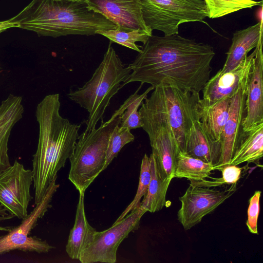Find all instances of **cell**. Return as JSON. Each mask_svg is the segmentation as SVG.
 I'll list each match as a JSON object with an SVG mask.
<instances>
[{
    "instance_id": "cell-1",
    "label": "cell",
    "mask_w": 263,
    "mask_h": 263,
    "mask_svg": "<svg viewBox=\"0 0 263 263\" xmlns=\"http://www.w3.org/2000/svg\"><path fill=\"white\" fill-rule=\"evenodd\" d=\"M213 47L178 34L152 35L129 66L132 72L121 88L133 82L147 83L155 88L167 83L199 93L210 78Z\"/></svg>"
},
{
    "instance_id": "cell-25",
    "label": "cell",
    "mask_w": 263,
    "mask_h": 263,
    "mask_svg": "<svg viewBox=\"0 0 263 263\" xmlns=\"http://www.w3.org/2000/svg\"><path fill=\"white\" fill-rule=\"evenodd\" d=\"M97 34H101L113 42L134 50L139 53L141 51L142 48H140L142 47L137 45L136 43L141 42L144 45L149 37L152 35L139 29H123L119 28L108 30H99Z\"/></svg>"
},
{
    "instance_id": "cell-11",
    "label": "cell",
    "mask_w": 263,
    "mask_h": 263,
    "mask_svg": "<svg viewBox=\"0 0 263 263\" xmlns=\"http://www.w3.org/2000/svg\"><path fill=\"white\" fill-rule=\"evenodd\" d=\"M32 183V170L15 160L13 165L0 172V204L14 217L24 219L33 198L30 193Z\"/></svg>"
},
{
    "instance_id": "cell-21",
    "label": "cell",
    "mask_w": 263,
    "mask_h": 263,
    "mask_svg": "<svg viewBox=\"0 0 263 263\" xmlns=\"http://www.w3.org/2000/svg\"><path fill=\"white\" fill-rule=\"evenodd\" d=\"M263 156V123L243 131L229 163L238 165L244 162H256Z\"/></svg>"
},
{
    "instance_id": "cell-18",
    "label": "cell",
    "mask_w": 263,
    "mask_h": 263,
    "mask_svg": "<svg viewBox=\"0 0 263 263\" xmlns=\"http://www.w3.org/2000/svg\"><path fill=\"white\" fill-rule=\"evenodd\" d=\"M22 97L10 94L0 105V172L11 166L8 141L13 127L22 118Z\"/></svg>"
},
{
    "instance_id": "cell-14",
    "label": "cell",
    "mask_w": 263,
    "mask_h": 263,
    "mask_svg": "<svg viewBox=\"0 0 263 263\" xmlns=\"http://www.w3.org/2000/svg\"><path fill=\"white\" fill-rule=\"evenodd\" d=\"M95 11L105 16L117 28L139 29L152 34L143 19L141 0H84Z\"/></svg>"
},
{
    "instance_id": "cell-27",
    "label": "cell",
    "mask_w": 263,
    "mask_h": 263,
    "mask_svg": "<svg viewBox=\"0 0 263 263\" xmlns=\"http://www.w3.org/2000/svg\"><path fill=\"white\" fill-rule=\"evenodd\" d=\"M207 7L208 17L216 18L240 10L262 6V1L254 0H203Z\"/></svg>"
},
{
    "instance_id": "cell-7",
    "label": "cell",
    "mask_w": 263,
    "mask_h": 263,
    "mask_svg": "<svg viewBox=\"0 0 263 263\" xmlns=\"http://www.w3.org/2000/svg\"><path fill=\"white\" fill-rule=\"evenodd\" d=\"M151 96L165 114L179 152L184 153L190 129L195 121L199 120V93L161 83L155 87Z\"/></svg>"
},
{
    "instance_id": "cell-30",
    "label": "cell",
    "mask_w": 263,
    "mask_h": 263,
    "mask_svg": "<svg viewBox=\"0 0 263 263\" xmlns=\"http://www.w3.org/2000/svg\"><path fill=\"white\" fill-rule=\"evenodd\" d=\"M261 193L260 191H256L249 201L246 225L249 232L254 234H258L257 220L260 211Z\"/></svg>"
},
{
    "instance_id": "cell-28",
    "label": "cell",
    "mask_w": 263,
    "mask_h": 263,
    "mask_svg": "<svg viewBox=\"0 0 263 263\" xmlns=\"http://www.w3.org/2000/svg\"><path fill=\"white\" fill-rule=\"evenodd\" d=\"M151 179V159L149 156L145 154L142 158L139 184L135 196L124 211L116 220V222L123 219L131 211L140 206L141 200L146 194Z\"/></svg>"
},
{
    "instance_id": "cell-5",
    "label": "cell",
    "mask_w": 263,
    "mask_h": 263,
    "mask_svg": "<svg viewBox=\"0 0 263 263\" xmlns=\"http://www.w3.org/2000/svg\"><path fill=\"white\" fill-rule=\"evenodd\" d=\"M86 135H79L74 151L69 157L68 179L79 192L87 187L104 171L110 136L119 125L120 116L115 112L110 119Z\"/></svg>"
},
{
    "instance_id": "cell-15",
    "label": "cell",
    "mask_w": 263,
    "mask_h": 263,
    "mask_svg": "<svg viewBox=\"0 0 263 263\" xmlns=\"http://www.w3.org/2000/svg\"><path fill=\"white\" fill-rule=\"evenodd\" d=\"M255 55L247 83L243 131L263 123L262 39L254 48Z\"/></svg>"
},
{
    "instance_id": "cell-6",
    "label": "cell",
    "mask_w": 263,
    "mask_h": 263,
    "mask_svg": "<svg viewBox=\"0 0 263 263\" xmlns=\"http://www.w3.org/2000/svg\"><path fill=\"white\" fill-rule=\"evenodd\" d=\"M144 100L139 110L142 127L148 135L160 175L172 180L179 152L177 143L163 110L151 96Z\"/></svg>"
},
{
    "instance_id": "cell-17",
    "label": "cell",
    "mask_w": 263,
    "mask_h": 263,
    "mask_svg": "<svg viewBox=\"0 0 263 263\" xmlns=\"http://www.w3.org/2000/svg\"><path fill=\"white\" fill-rule=\"evenodd\" d=\"M184 153L213 165L215 170L221 157V144L205 129L199 120L195 121L187 136Z\"/></svg>"
},
{
    "instance_id": "cell-12",
    "label": "cell",
    "mask_w": 263,
    "mask_h": 263,
    "mask_svg": "<svg viewBox=\"0 0 263 263\" xmlns=\"http://www.w3.org/2000/svg\"><path fill=\"white\" fill-rule=\"evenodd\" d=\"M223 191L190 185L179 197L181 205L177 212L178 219L185 230L199 223L203 217L213 212L230 197L236 190V183Z\"/></svg>"
},
{
    "instance_id": "cell-31",
    "label": "cell",
    "mask_w": 263,
    "mask_h": 263,
    "mask_svg": "<svg viewBox=\"0 0 263 263\" xmlns=\"http://www.w3.org/2000/svg\"><path fill=\"white\" fill-rule=\"evenodd\" d=\"M220 171L222 172L220 179L223 184H232L239 180L242 168L237 165L229 164L223 166Z\"/></svg>"
},
{
    "instance_id": "cell-4",
    "label": "cell",
    "mask_w": 263,
    "mask_h": 263,
    "mask_svg": "<svg viewBox=\"0 0 263 263\" xmlns=\"http://www.w3.org/2000/svg\"><path fill=\"white\" fill-rule=\"evenodd\" d=\"M131 72L129 65L125 67L114 49L109 46L91 79L83 87L68 93L70 100L88 112L87 119L83 122L86 127L83 134L95 129L98 121L103 119L111 99L121 88V83L126 81Z\"/></svg>"
},
{
    "instance_id": "cell-22",
    "label": "cell",
    "mask_w": 263,
    "mask_h": 263,
    "mask_svg": "<svg viewBox=\"0 0 263 263\" xmlns=\"http://www.w3.org/2000/svg\"><path fill=\"white\" fill-rule=\"evenodd\" d=\"M231 98H225L212 104L199 102V120L205 129L216 140L220 141L223 128L228 117Z\"/></svg>"
},
{
    "instance_id": "cell-29",
    "label": "cell",
    "mask_w": 263,
    "mask_h": 263,
    "mask_svg": "<svg viewBox=\"0 0 263 263\" xmlns=\"http://www.w3.org/2000/svg\"><path fill=\"white\" fill-rule=\"evenodd\" d=\"M130 129L119 125L115 126L109 138L106 151L105 170L116 157L123 147L134 140L135 137Z\"/></svg>"
},
{
    "instance_id": "cell-8",
    "label": "cell",
    "mask_w": 263,
    "mask_h": 263,
    "mask_svg": "<svg viewBox=\"0 0 263 263\" xmlns=\"http://www.w3.org/2000/svg\"><path fill=\"white\" fill-rule=\"evenodd\" d=\"M145 25L164 35L178 34L179 26L184 23L200 22L208 17L203 0H141Z\"/></svg>"
},
{
    "instance_id": "cell-32",
    "label": "cell",
    "mask_w": 263,
    "mask_h": 263,
    "mask_svg": "<svg viewBox=\"0 0 263 263\" xmlns=\"http://www.w3.org/2000/svg\"><path fill=\"white\" fill-rule=\"evenodd\" d=\"M14 217V215L8 214L5 209L0 204V221L6 220L11 219ZM11 229L9 227H4L0 226V231L8 232Z\"/></svg>"
},
{
    "instance_id": "cell-23",
    "label": "cell",
    "mask_w": 263,
    "mask_h": 263,
    "mask_svg": "<svg viewBox=\"0 0 263 263\" xmlns=\"http://www.w3.org/2000/svg\"><path fill=\"white\" fill-rule=\"evenodd\" d=\"M149 157L151 179L147 193L141 201L140 206L146 212L154 213L161 210L165 205L166 192L171 180L161 177L152 153Z\"/></svg>"
},
{
    "instance_id": "cell-3",
    "label": "cell",
    "mask_w": 263,
    "mask_h": 263,
    "mask_svg": "<svg viewBox=\"0 0 263 263\" xmlns=\"http://www.w3.org/2000/svg\"><path fill=\"white\" fill-rule=\"evenodd\" d=\"M19 28L40 36L90 35L117 26L84 0H32L12 17Z\"/></svg>"
},
{
    "instance_id": "cell-24",
    "label": "cell",
    "mask_w": 263,
    "mask_h": 263,
    "mask_svg": "<svg viewBox=\"0 0 263 263\" xmlns=\"http://www.w3.org/2000/svg\"><path fill=\"white\" fill-rule=\"evenodd\" d=\"M214 170L215 167L212 164L179 152L174 178H184L190 181H201L210 178L211 172Z\"/></svg>"
},
{
    "instance_id": "cell-2",
    "label": "cell",
    "mask_w": 263,
    "mask_h": 263,
    "mask_svg": "<svg viewBox=\"0 0 263 263\" xmlns=\"http://www.w3.org/2000/svg\"><path fill=\"white\" fill-rule=\"evenodd\" d=\"M60 105L59 94L55 93L45 96L36 107L39 136L32 160L35 205L41 202L50 183L65 166L79 137L81 125L62 117Z\"/></svg>"
},
{
    "instance_id": "cell-26",
    "label": "cell",
    "mask_w": 263,
    "mask_h": 263,
    "mask_svg": "<svg viewBox=\"0 0 263 263\" xmlns=\"http://www.w3.org/2000/svg\"><path fill=\"white\" fill-rule=\"evenodd\" d=\"M142 85L141 84L135 93L131 95L124 102L123 105L125 106V110L120 116L121 126L126 127L130 130L142 127V118L138 109L141 105L143 100L147 98L148 93L154 89L153 86H151L142 94L138 95L137 92Z\"/></svg>"
},
{
    "instance_id": "cell-13",
    "label": "cell",
    "mask_w": 263,
    "mask_h": 263,
    "mask_svg": "<svg viewBox=\"0 0 263 263\" xmlns=\"http://www.w3.org/2000/svg\"><path fill=\"white\" fill-rule=\"evenodd\" d=\"M254 55V50L233 70L227 72L219 70L210 78L202 90L201 101L210 105L225 98H232L241 87L247 84Z\"/></svg>"
},
{
    "instance_id": "cell-16",
    "label": "cell",
    "mask_w": 263,
    "mask_h": 263,
    "mask_svg": "<svg viewBox=\"0 0 263 263\" xmlns=\"http://www.w3.org/2000/svg\"><path fill=\"white\" fill-rule=\"evenodd\" d=\"M247 86V84L241 87L231 98L228 117L220 138L221 160L216 170H220L223 166L229 164L243 132Z\"/></svg>"
},
{
    "instance_id": "cell-33",
    "label": "cell",
    "mask_w": 263,
    "mask_h": 263,
    "mask_svg": "<svg viewBox=\"0 0 263 263\" xmlns=\"http://www.w3.org/2000/svg\"><path fill=\"white\" fill-rule=\"evenodd\" d=\"M19 24L13 22L11 19L0 21V33L11 28H19Z\"/></svg>"
},
{
    "instance_id": "cell-20",
    "label": "cell",
    "mask_w": 263,
    "mask_h": 263,
    "mask_svg": "<svg viewBox=\"0 0 263 263\" xmlns=\"http://www.w3.org/2000/svg\"><path fill=\"white\" fill-rule=\"evenodd\" d=\"M84 194V192H79L74 223L70 230L66 246V253L72 259L79 260L82 251L92 241L96 232L86 217Z\"/></svg>"
},
{
    "instance_id": "cell-10",
    "label": "cell",
    "mask_w": 263,
    "mask_h": 263,
    "mask_svg": "<svg viewBox=\"0 0 263 263\" xmlns=\"http://www.w3.org/2000/svg\"><path fill=\"white\" fill-rule=\"evenodd\" d=\"M57 178L52 181L42 200L36 204L25 218L22 220L21 223L11 228L7 234L0 236V255L15 250L42 253H47L54 248L46 240L35 236H30L29 234L38 220L42 218L48 209L51 207L50 202L60 186V184L56 183Z\"/></svg>"
},
{
    "instance_id": "cell-19",
    "label": "cell",
    "mask_w": 263,
    "mask_h": 263,
    "mask_svg": "<svg viewBox=\"0 0 263 263\" xmlns=\"http://www.w3.org/2000/svg\"><path fill=\"white\" fill-rule=\"evenodd\" d=\"M262 19L255 25L238 30L233 33L231 45L227 52V58L222 72L235 68L258 45L262 39Z\"/></svg>"
},
{
    "instance_id": "cell-9",
    "label": "cell",
    "mask_w": 263,
    "mask_h": 263,
    "mask_svg": "<svg viewBox=\"0 0 263 263\" xmlns=\"http://www.w3.org/2000/svg\"><path fill=\"white\" fill-rule=\"evenodd\" d=\"M146 211L140 205L109 229L95 233L91 243L82 251L79 260L82 263H115L117 252L122 241L139 227Z\"/></svg>"
},
{
    "instance_id": "cell-34",
    "label": "cell",
    "mask_w": 263,
    "mask_h": 263,
    "mask_svg": "<svg viewBox=\"0 0 263 263\" xmlns=\"http://www.w3.org/2000/svg\"><path fill=\"white\" fill-rule=\"evenodd\" d=\"M76 1H81V0H76Z\"/></svg>"
}]
</instances>
